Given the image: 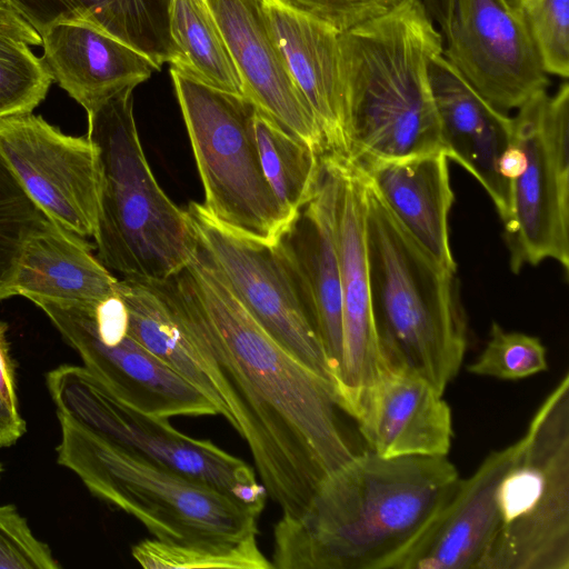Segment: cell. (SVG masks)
<instances>
[{
    "label": "cell",
    "instance_id": "cell-27",
    "mask_svg": "<svg viewBox=\"0 0 569 569\" xmlns=\"http://www.w3.org/2000/svg\"><path fill=\"white\" fill-rule=\"evenodd\" d=\"M253 130L264 177L280 204L295 219L317 191L322 157L258 108Z\"/></svg>",
    "mask_w": 569,
    "mask_h": 569
},
{
    "label": "cell",
    "instance_id": "cell-38",
    "mask_svg": "<svg viewBox=\"0 0 569 569\" xmlns=\"http://www.w3.org/2000/svg\"><path fill=\"white\" fill-rule=\"evenodd\" d=\"M26 432V422L19 409L0 395V447L14 445Z\"/></svg>",
    "mask_w": 569,
    "mask_h": 569
},
{
    "label": "cell",
    "instance_id": "cell-24",
    "mask_svg": "<svg viewBox=\"0 0 569 569\" xmlns=\"http://www.w3.org/2000/svg\"><path fill=\"white\" fill-rule=\"evenodd\" d=\"M117 284L83 238L46 218L24 244L13 291L31 301L96 303L114 296Z\"/></svg>",
    "mask_w": 569,
    "mask_h": 569
},
{
    "label": "cell",
    "instance_id": "cell-37",
    "mask_svg": "<svg viewBox=\"0 0 569 569\" xmlns=\"http://www.w3.org/2000/svg\"><path fill=\"white\" fill-rule=\"evenodd\" d=\"M7 325L0 321V395L19 409L16 389L14 363L7 340Z\"/></svg>",
    "mask_w": 569,
    "mask_h": 569
},
{
    "label": "cell",
    "instance_id": "cell-10",
    "mask_svg": "<svg viewBox=\"0 0 569 569\" xmlns=\"http://www.w3.org/2000/svg\"><path fill=\"white\" fill-rule=\"evenodd\" d=\"M512 118L511 141L521 151V164L510 180V217L505 240L510 268L543 260L569 269V84L555 94L541 90Z\"/></svg>",
    "mask_w": 569,
    "mask_h": 569
},
{
    "label": "cell",
    "instance_id": "cell-28",
    "mask_svg": "<svg viewBox=\"0 0 569 569\" xmlns=\"http://www.w3.org/2000/svg\"><path fill=\"white\" fill-rule=\"evenodd\" d=\"M132 557L147 569H270L257 536L239 541L176 543L156 538L132 547Z\"/></svg>",
    "mask_w": 569,
    "mask_h": 569
},
{
    "label": "cell",
    "instance_id": "cell-3",
    "mask_svg": "<svg viewBox=\"0 0 569 569\" xmlns=\"http://www.w3.org/2000/svg\"><path fill=\"white\" fill-rule=\"evenodd\" d=\"M421 0L339 33L349 160L365 164L445 151L429 81L442 34ZM446 153V152H445Z\"/></svg>",
    "mask_w": 569,
    "mask_h": 569
},
{
    "label": "cell",
    "instance_id": "cell-8",
    "mask_svg": "<svg viewBox=\"0 0 569 569\" xmlns=\"http://www.w3.org/2000/svg\"><path fill=\"white\" fill-rule=\"evenodd\" d=\"M176 96L204 191L201 203L219 223L277 243L293 220L271 190L253 130L257 107L170 67Z\"/></svg>",
    "mask_w": 569,
    "mask_h": 569
},
{
    "label": "cell",
    "instance_id": "cell-4",
    "mask_svg": "<svg viewBox=\"0 0 569 569\" xmlns=\"http://www.w3.org/2000/svg\"><path fill=\"white\" fill-rule=\"evenodd\" d=\"M366 251L375 326L388 366L445 393L467 349L455 273L398 222L366 177Z\"/></svg>",
    "mask_w": 569,
    "mask_h": 569
},
{
    "label": "cell",
    "instance_id": "cell-11",
    "mask_svg": "<svg viewBox=\"0 0 569 569\" xmlns=\"http://www.w3.org/2000/svg\"><path fill=\"white\" fill-rule=\"evenodd\" d=\"M32 302L79 353L83 367L128 406L161 419L219 415L199 389L130 335L118 293L96 303Z\"/></svg>",
    "mask_w": 569,
    "mask_h": 569
},
{
    "label": "cell",
    "instance_id": "cell-23",
    "mask_svg": "<svg viewBox=\"0 0 569 569\" xmlns=\"http://www.w3.org/2000/svg\"><path fill=\"white\" fill-rule=\"evenodd\" d=\"M445 151L358 164L403 229L439 263L456 271L448 217L455 201Z\"/></svg>",
    "mask_w": 569,
    "mask_h": 569
},
{
    "label": "cell",
    "instance_id": "cell-14",
    "mask_svg": "<svg viewBox=\"0 0 569 569\" xmlns=\"http://www.w3.org/2000/svg\"><path fill=\"white\" fill-rule=\"evenodd\" d=\"M0 153L47 218L78 237L93 238L98 173L87 136L66 134L32 112L10 116L0 118Z\"/></svg>",
    "mask_w": 569,
    "mask_h": 569
},
{
    "label": "cell",
    "instance_id": "cell-32",
    "mask_svg": "<svg viewBox=\"0 0 569 569\" xmlns=\"http://www.w3.org/2000/svg\"><path fill=\"white\" fill-rule=\"evenodd\" d=\"M520 11L546 73L569 76V0H510Z\"/></svg>",
    "mask_w": 569,
    "mask_h": 569
},
{
    "label": "cell",
    "instance_id": "cell-1",
    "mask_svg": "<svg viewBox=\"0 0 569 569\" xmlns=\"http://www.w3.org/2000/svg\"><path fill=\"white\" fill-rule=\"evenodd\" d=\"M148 282L192 348L218 413L247 443L267 495L282 516L300 515L321 480L358 453L333 385L249 315L199 247L181 271Z\"/></svg>",
    "mask_w": 569,
    "mask_h": 569
},
{
    "label": "cell",
    "instance_id": "cell-2",
    "mask_svg": "<svg viewBox=\"0 0 569 569\" xmlns=\"http://www.w3.org/2000/svg\"><path fill=\"white\" fill-rule=\"evenodd\" d=\"M447 458L357 453L273 528L279 569H400L460 481Z\"/></svg>",
    "mask_w": 569,
    "mask_h": 569
},
{
    "label": "cell",
    "instance_id": "cell-20",
    "mask_svg": "<svg viewBox=\"0 0 569 569\" xmlns=\"http://www.w3.org/2000/svg\"><path fill=\"white\" fill-rule=\"evenodd\" d=\"M42 59L72 99L89 110L117 92L136 88L160 68L108 32L89 11H77L41 33Z\"/></svg>",
    "mask_w": 569,
    "mask_h": 569
},
{
    "label": "cell",
    "instance_id": "cell-39",
    "mask_svg": "<svg viewBox=\"0 0 569 569\" xmlns=\"http://www.w3.org/2000/svg\"><path fill=\"white\" fill-rule=\"evenodd\" d=\"M431 19L437 22L441 33L447 29L452 0H421Z\"/></svg>",
    "mask_w": 569,
    "mask_h": 569
},
{
    "label": "cell",
    "instance_id": "cell-29",
    "mask_svg": "<svg viewBox=\"0 0 569 569\" xmlns=\"http://www.w3.org/2000/svg\"><path fill=\"white\" fill-rule=\"evenodd\" d=\"M46 218L0 153V300L14 296L24 244Z\"/></svg>",
    "mask_w": 569,
    "mask_h": 569
},
{
    "label": "cell",
    "instance_id": "cell-25",
    "mask_svg": "<svg viewBox=\"0 0 569 569\" xmlns=\"http://www.w3.org/2000/svg\"><path fill=\"white\" fill-rule=\"evenodd\" d=\"M168 18L177 53L170 66L210 87L243 96L236 64L204 0H169Z\"/></svg>",
    "mask_w": 569,
    "mask_h": 569
},
{
    "label": "cell",
    "instance_id": "cell-30",
    "mask_svg": "<svg viewBox=\"0 0 569 569\" xmlns=\"http://www.w3.org/2000/svg\"><path fill=\"white\" fill-rule=\"evenodd\" d=\"M52 81L43 59L27 42L0 36V118L31 113Z\"/></svg>",
    "mask_w": 569,
    "mask_h": 569
},
{
    "label": "cell",
    "instance_id": "cell-22",
    "mask_svg": "<svg viewBox=\"0 0 569 569\" xmlns=\"http://www.w3.org/2000/svg\"><path fill=\"white\" fill-rule=\"evenodd\" d=\"M519 441L490 452L457 489L400 569H483L498 528V488Z\"/></svg>",
    "mask_w": 569,
    "mask_h": 569
},
{
    "label": "cell",
    "instance_id": "cell-17",
    "mask_svg": "<svg viewBox=\"0 0 569 569\" xmlns=\"http://www.w3.org/2000/svg\"><path fill=\"white\" fill-rule=\"evenodd\" d=\"M429 81L448 159L476 178L505 223L510 183L499 166L511 141L512 118L489 103L442 53L430 59Z\"/></svg>",
    "mask_w": 569,
    "mask_h": 569
},
{
    "label": "cell",
    "instance_id": "cell-35",
    "mask_svg": "<svg viewBox=\"0 0 569 569\" xmlns=\"http://www.w3.org/2000/svg\"><path fill=\"white\" fill-rule=\"evenodd\" d=\"M40 34L56 20L77 11L94 13L103 0H2Z\"/></svg>",
    "mask_w": 569,
    "mask_h": 569
},
{
    "label": "cell",
    "instance_id": "cell-9",
    "mask_svg": "<svg viewBox=\"0 0 569 569\" xmlns=\"http://www.w3.org/2000/svg\"><path fill=\"white\" fill-rule=\"evenodd\" d=\"M47 387L62 415L101 438L239 501L263 510L267 491L253 469L208 439L174 429L117 398L83 366L48 372Z\"/></svg>",
    "mask_w": 569,
    "mask_h": 569
},
{
    "label": "cell",
    "instance_id": "cell-18",
    "mask_svg": "<svg viewBox=\"0 0 569 569\" xmlns=\"http://www.w3.org/2000/svg\"><path fill=\"white\" fill-rule=\"evenodd\" d=\"M337 166L322 158L316 193L278 240L308 303L333 385L342 352L341 279L335 236Z\"/></svg>",
    "mask_w": 569,
    "mask_h": 569
},
{
    "label": "cell",
    "instance_id": "cell-6",
    "mask_svg": "<svg viewBox=\"0 0 569 569\" xmlns=\"http://www.w3.org/2000/svg\"><path fill=\"white\" fill-rule=\"evenodd\" d=\"M58 463L89 491L164 542L239 541L258 533L262 510L126 450L57 415Z\"/></svg>",
    "mask_w": 569,
    "mask_h": 569
},
{
    "label": "cell",
    "instance_id": "cell-33",
    "mask_svg": "<svg viewBox=\"0 0 569 569\" xmlns=\"http://www.w3.org/2000/svg\"><path fill=\"white\" fill-rule=\"evenodd\" d=\"M47 543L11 505L0 506V569H59Z\"/></svg>",
    "mask_w": 569,
    "mask_h": 569
},
{
    "label": "cell",
    "instance_id": "cell-19",
    "mask_svg": "<svg viewBox=\"0 0 569 569\" xmlns=\"http://www.w3.org/2000/svg\"><path fill=\"white\" fill-rule=\"evenodd\" d=\"M353 419L369 450L383 458L442 457L451 448L452 413L443 393L406 368L388 366Z\"/></svg>",
    "mask_w": 569,
    "mask_h": 569
},
{
    "label": "cell",
    "instance_id": "cell-12",
    "mask_svg": "<svg viewBox=\"0 0 569 569\" xmlns=\"http://www.w3.org/2000/svg\"><path fill=\"white\" fill-rule=\"evenodd\" d=\"M186 212L200 250L249 315L295 358L333 385L308 303L278 243L227 228L198 202H190Z\"/></svg>",
    "mask_w": 569,
    "mask_h": 569
},
{
    "label": "cell",
    "instance_id": "cell-5",
    "mask_svg": "<svg viewBox=\"0 0 569 569\" xmlns=\"http://www.w3.org/2000/svg\"><path fill=\"white\" fill-rule=\"evenodd\" d=\"M134 88L87 110L98 173V259L124 279L161 281L186 268L198 242L186 210L157 182L133 116Z\"/></svg>",
    "mask_w": 569,
    "mask_h": 569
},
{
    "label": "cell",
    "instance_id": "cell-36",
    "mask_svg": "<svg viewBox=\"0 0 569 569\" xmlns=\"http://www.w3.org/2000/svg\"><path fill=\"white\" fill-rule=\"evenodd\" d=\"M0 36L40 46L41 37L12 7L0 0Z\"/></svg>",
    "mask_w": 569,
    "mask_h": 569
},
{
    "label": "cell",
    "instance_id": "cell-13",
    "mask_svg": "<svg viewBox=\"0 0 569 569\" xmlns=\"http://www.w3.org/2000/svg\"><path fill=\"white\" fill-rule=\"evenodd\" d=\"M443 57L493 107L518 109L549 81L510 0H452Z\"/></svg>",
    "mask_w": 569,
    "mask_h": 569
},
{
    "label": "cell",
    "instance_id": "cell-31",
    "mask_svg": "<svg viewBox=\"0 0 569 569\" xmlns=\"http://www.w3.org/2000/svg\"><path fill=\"white\" fill-rule=\"evenodd\" d=\"M548 370L547 349L538 337L506 331L493 322L489 339L467 366L471 375L501 380H519Z\"/></svg>",
    "mask_w": 569,
    "mask_h": 569
},
{
    "label": "cell",
    "instance_id": "cell-15",
    "mask_svg": "<svg viewBox=\"0 0 569 569\" xmlns=\"http://www.w3.org/2000/svg\"><path fill=\"white\" fill-rule=\"evenodd\" d=\"M338 189L335 236L341 279L342 352L335 391L353 417L368 389L388 367L372 313L366 251V174L353 161L332 158Z\"/></svg>",
    "mask_w": 569,
    "mask_h": 569
},
{
    "label": "cell",
    "instance_id": "cell-26",
    "mask_svg": "<svg viewBox=\"0 0 569 569\" xmlns=\"http://www.w3.org/2000/svg\"><path fill=\"white\" fill-rule=\"evenodd\" d=\"M117 293L126 308L130 335L210 400L209 383L192 348L150 283L118 279Z\"/></svg>",
    "mask_w": 569,
    "mask_h": 569
},
{
    "label": "cell",
    "instance_id": "cell-21",
    "mask_svg": "<svg viewBox=\"0 0 569 569\" xmlns=\"http://www.w3.org/2000/svg\"><path fill=\"white\" fill-rule=\"evenodd\" d=\"M269 30L322 133L323 157L349 159L339 68V33L287 0H261Z\"/></svg>",
    "mask_w": 569,
    "mask_h": 569
},
{
    "label": "cell",
    "instance_id": "cell-34",
    "mask_svg": "<svg viewBox=\"0 0 569 569\" xmlns=\"http://www.w3.org/2000/svg\"><path fill=\"white\" fill-rule=\"evenodd\" d=\"M300 10L332 26L339 31L348 30L363 21L376 18L401 0H287Z\"/></svg>",
    "mask_w": 569,
    "mask_h": 569
},
{
    "label": "cell",
    "instance_id": "cell-16",
    "mask_svg": "<svg viewBox=\"0 0 569 569\" xmlns=\"http://www.w3.org/2000/svg\"><path fill=\"white\" fill-rule=\"evenodd\" d=\"M240 76L243 96L321 157L317 119L269 30L261 0H204Z\"/></svg>",
    "mask_w": 569,
    "mask_h": 569
},
{
    "label": "cell",
    "instance_id": "cell-7",
    "mask_svg": "<svg viewBox=\"0 0 569 569\" xmlns=\"http://www.w3.org/2000/svg\"><path fill=\"white\" fill-rule=\"evenodd\" d=\"M498 488L483 569H569V375L532 416Z\"/></svg>",
    "mask_w": 569,
    "mask_h": 569
},
{
    "label": "cell",
    "instance_id": "cell-40",
    "mask_svg": "<svg viewBox=\"0 0 569 569\" xmlns=\"http://www.w3.org/2000/svg\"><path fill=\"white\" fill-rule=\"evenodd\" d=\"M1 472H2V466H1V463H0V476H1Z\"/></svg>",
    "mask_w": 569,
    "mask_h": 569
}]
</instances>
